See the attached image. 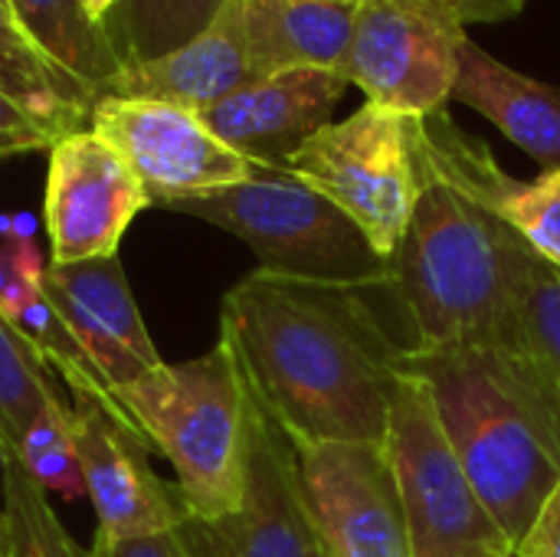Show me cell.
<instances>
[{"instance_id":"cell-5","label":"cell","mask_w":560,"mask_h":557,"mask_svg":"<svg viewBox=\"0 0 560 557\" xmlns=\"http://www.w3.org/2000/svg\"><path fill=\"white\" fill-rule=\"evenodd\" d=\"M167 210L233 233L256 253L259 269L272 276L325 286L390 282V259L371 246L345 210L289 167L259 164L249 181Z\"/></svg>"},{"instance_id":"cell-15","label":"cell","mask_w":560,"mask_h":557,"mask_svg":"<svg viewBox=\"0 0 560 557\" xmlns=\"http://www.w3.org/2000/svg\"><path fill=\"white\" fill-rule=\"evenodd\" d=\"M348 85L351 82L331 69H282L253 79L200 112V118L253 164L285 167L289 158L331 121Z\"/></svg>"},{"instance_id":"cell-2","label":"cell","mask_w":560,"mask_h":557,"mask_svg":"<svg viewBox=\"0 0 560 557\" xmlns=\"http://www.w3.org/2000/svg\"><path fill=\"white\" fill-rule=\"evenodd\" d=\"M400 371L427 387L482 506L518 545L560 486L558 378L522 332L509 341L417 348Z\"/></svg>"},{"instance_id":"cell-29","label":"cell","mask_w":560,"mask_h":557,"mask_svg":"<svg viewBox=\"0 0 560 557\" xmlns=\"http://www.w3.org/2000/svg\"><path fill=\"white\" fill-rule=\"evenodd\" d=\"M515 557H560V486L545 499L525 538L515 545Z\"/></svg>"},{"instance_id":"cell-30","label":"cell","mask_w":560,"mask_h":557,"mask_svg":"<svg viewBox=\"0 0 560 557\" xmlns=\"http://www.w3.org/2000/svg\"><path fill=\"white\" fill-rule=\"evenodd\" d=\"M446 7L463 26L469 23H502L522 13L525 0H436Z\"/></svg>"},{"instance_id":"cell-10","label":"cell","mask_w":560,"mask_h":557,"mask_svg":"<svg viewBox=\"0 0 560 557\" xmlns=\"http://www.w3.org/2000/svg\"><path fill=\"white\" fill-rule=\"evenodd\" d=\"M299 489L325 557H413L384 446L292 443Z\"/></svg>"},{"instance_id":"cell-25","label":"cell","mask_w":560,"mask_h":557,"mask_svg":"<svg viewBox=\"0 0 560 557\" xmlns=\"http://www.w3.org/2000/svg\"><path fill=\"white\" fill-rule=\"evenodd\" d=\"M515 318L528 351L560 384V272L525 240L515 250Z\"/></svg>"},{"instance_id":"cell-11","label":"cell","mask_w":560,"mask_h":557,"mask_svg":"<svg viewBox=\"0 0 560 557\" xmlns=\"http://www.w3.org/2000/svg\"><path fill=\"white\" fill-rule=\"evenodd\" d=\"M249 397V456L240 509L220 519L184 515L177 529L187 555L325 557L302 502L295 446L253 391Z\"/></svg>"},{"instance_id":"cell-22","label":"cell","mask_w":560,"mask_h":557,"mask_svg":"<svg viewBox=\"0 0 560 557\" xmlns=\"http://www.w3.org/2000/svg\"><path fill=\"white\" fill-rule=\"evenodd\" d=\"M226 0H121L105 30L125 62L164 56L194 39Z\"/></svg>"},{"instance_id":"cell-17","label":"cell","mask_w":560,"mask_h":557,"mask_svg":"<svg viewBox=\"0 0 560 557\" xmlns=\"http://www.w3.org/2000/svg\"><path fill=\"white\" fill-rule=\"evenodd\" d=\"M253 79H259V72L246 46L243 0H226L220 13L184 46L154 59L125 62L102 95L158 98L190 112H207Z\"/></svg>"},{"instance_id":"cell-4","label":"cell","mask_w":560,"mask_h":557,"mask_svg":"<svg viewBox=\"0 0 560 557\" xmlns=\"http://www.w3.org/2000/svg\"><path fill=\"white\" fill-rule=\"evenodd\" d=\"M115 404L177 476L187 515L240 509L249 456V384L233 345L220 341L180 364H161L115 391Z\"/></svg>"},{"instance_id":"cell-20","label":"cell","mask_w":560,"mask_h":557,"mask_svg":"<svg viewBox=\"0 0 560 557\" xmlns=\"http://www.w3.org/2000/svg\"><path fill=\"white\" fill-rule=\"evenodd\" d=\"M0 89L52 121L62 135L79 131L95 105V95L30 36L10 0H0Z\"/></svg>"},{"instance_id":"cell-9","label":"cell","mask_w":560,"mask_h":557,"mask_svg":"<svg viewBox=\"0 0 560 557\" xmlns=\"http://www.w3.org/2000/svg\"><path fill=\"white\" fill-rule=\"evenodd\" d=\"M85 128L121 154L151 207L164 210L180 200L236 187L259 167L220 141L200 112L158 98L102 95L92 105Z\"/></svg>"},{"instance_id":"cell-23","label":"cell","mask_w":560,"mask_h":557,"mask_svg":"<svg viewBox=\"0 0 560 557\" xmlns=\"http://www.w3.org/2000/svg\"><path fill=\"white\" fill-rule=\"evenodd\" d=\"M56 404L66 401L56 394L46 361L20 328L0 315V460L16 456L30 423Z\"/></svg>"},{"instance_id":"cell-16","label":"cell","mask_w":560,"mask_h":557,"mask_svg":"<svg viewBox=\"0 0 560 557\" xmlns=\"http://www.w3.org/2000/svg\"><path fill=\"white\" fill-rule=\"evenodd\" d=\"M420 154L430 171L472 194L560 272V171H541L535 181L505 174L489 144L456 128L446 108L423 118Z\"/></svg>"},{"instance_id":"cell-18","label":"cell","mask_w":560,"mask_h":557,"mask_svg":"<svg viewBox=\"0 0 560 557\" xmlns=\"http://www.w3.org/2000/svg\"><path fill=\"white\" fill-rule=\"evenodd\" d=\"M453 98L486 115L541 171H560V85L532 79L466 39Z\"/></svg>"},{"instance_id":"cell-21","label":"cell","mask_w":560,"mask_h":557,"mask_svg":"<svg viewBox=\"0 0 560 557\" xmlns=\"http://www.w3.org/2000/svg\"><path fill=\"white\" fill-rule=\"evenodd\" d=\"M30 36L75 79L95 102L105 85L118 76L121 56L105 23L89 20L79 0H10Z\"/></svg>"},{"instance_id":"cell-6","label":"cell","mask_w":560,"mask_h":557,"mask_svg":"<svg viewBox=\"0 0 560 557\" xmlns=\"http://www.w3.org/2000/svg\"><path fill=\"white\" fill-rule=\"evenodd\" d=\"M420 128V115L364 102L351 118L318 128L285 167L345 210L390 259L423 190Z\"/></svg>"},{"instance_id":"cell-24","label":"cell","mask_w":560,"mask_h":557,"mask_svg":"<svg viewBox=\"0 0 560 557\" xmlns=\"http://www.w3.org/2000/svg\"><path fill=\"white\" fill-rule=\"evenodd\" d=\"M0 557H89L49 509L46 489L10 456L3 460Z\"/></svg>"},{"instance_id":"cell-19","label":"cell","mask_w":560,"mask_h":557,"mask_svg":"<svg viewBox=\"0 0 560 557\" xmlns=\"http://www.w3.org/2000/svg\"><path fill=\"white\" fill-rule=\"evenodd\" d=\"M361 0H243L249 59L259 76L282 69L341 72Z\"/></svg>"},{"instance_id":"cell-8","label":"cell","mask_w":560,"mask_h":557,"mask_svg":"<svg viewBox=\"0 0 560 557\" xmlns=\"http://www.w3.org/2000/svg\"><path fill=\"white\" fill-rule=\"evenodd\" d=\"M466 39L436 0H361L341 76L368 102L427 118L453 98Z\"/></svg>"},{"instance_id":"cell-7","label":"cell","mask_w":560,"mask_h":557,"mask_svg":"<svg viewBox=\"0 0 560 557\" xmlns=\"http://www.w3.org/2000/svg\"><path fill=\"white\" fill-rule=\"evenodd\" d=\"M384 453L407 512L413 557H515V545L466 476L427 387L404 371Z\"/></svg>"},{"instance_id":"cell-31","label":"cell","mask_w":560,"mask_h":557,"mask_svg":"<svg viewBox=\"0 0 560 557\" xmlns=\"http://www.w3.org/2000/svg\"><path fill=\"white\" fill-rule=\"evenodd\" d=\"M82 3V10L89 13V20H95V23H105L108 16H112V10L121 3V0H79Z\"/></svg>"},{"instance_id":"cell-3","label":"cell","mask_w":560,"mask_h":557,"mask_svg":"<svg viewBox=\"0 0 560 557\" xmlns=\"http://www.w3.org/2000/svg\"><path fill=\"white\" fill-rule=\"evenodd\" d=\"M518 240L472 194L423 164V190L390 256V289L413 351L509 341L518 335Z\"/></svg>"},{"instance_id":"cell-28","label":"cell","mask_w":560,"mask_h":557,"mask_svg":"<svg viewBox=\"0 0 560 557\" xmlns=\"http://www.w3.org/2000/svg\"><path fill=\"white\" fill-rule=\"evenodd\" d=\"M89 557H190L180 538V529H167L158 535H138V538H108L95 532Z\"/></svg>"},{"instance_id":"cell-14","label":"cell","mask_w":560,"mask_h":557,"mask_svg":"<svg viewBox=\"0 0 560 557\" xmlns=\"http://www.w3.org/2000/svg\"><path fill=\"white\" fill-rule=\"evenodd\" d=\"M43 295L112 394L164 364L141 322L118 256L66 266L49 263L43 272Z\"/></svg>"},{"instance_id":"cell-27","label":"cell","mask_w":560,"mask_h":557,"mask_svg":"<svg viewBox=\"0 0 560 557\" xmlns=\"http://www.w3.org/2000/svg\"><path fill=\"white\" fill-rule=\"evenodd\" d=\"M62 131L36 115L30 105H23L16 95L0 89V161L13 154H33V151H49Z\"/></svg>"},{"instance_id":"cell-12","label":"cell","mask_w":560,"mask_h":557,"mask_svg":"<svg viewBox=\"0 0 560 557\" xmlns=\"http://www.w3.org/2000/svg\"><path fill=\"white\" fill-rule=\"evenodd\" d=\"M144 207H151L144 187L92 128L69 131L49 148L43 227L52 266L118 256L121 236Z\"/></svg>"},{"instance_id":"cell-26","label":"cell","mask_w":560,"mask_h":557,"mask_svg":"<svg viewBox=\"0 0 560 557\" xmlns=\"http://www.w3.org/2000/svg\"><path fill=\"white\" fill-rule=\"evenodd\" d=\"M10 460H16L33 476V483L46 492H59L69 502L85 492L75 443H72L69 404H56L43 410L23 433L20 450Z\"/></svg>"},{"instance_id":"cell-13","label":"cell","mask_w":560,"mask_h":557,"mask_svg":"<svg viewBox=\"0 0 560 557\" xmlns=\"http://www.w3.org/2000/svg\"><path fill=\"white\" fill-rule=\"evenodd\" d=\"M72 443L102 535L138 538L177 529L187 515L177 486L154 476L148 440L131 420L95 397L72 394Z\"/></svg>"},{"instance_id":"cell-1","label":"cell","mask_w":560,"mask_h":557,"mask_svg":"<svg viewBox=\"0 0 560 557\" xmlns=\"http://www.w3.org/2000/svg\"><path fill=\"white\" fill-rule=\"evenodd\" d=\"M220 335L292 443L384 446L413 351L390 282L325 286L253 269L223 295Z\"/></svg>"}]
</instances>
